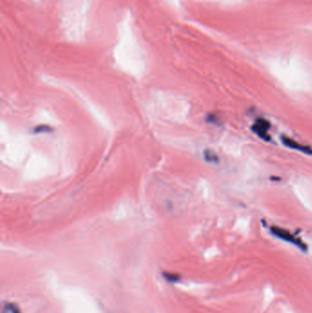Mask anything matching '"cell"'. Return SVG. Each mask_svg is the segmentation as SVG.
Returning <instances> with one entry per match:
<instances>
[{
    "instance_id": "obj_2",
    "label": "cell",
    "mask_w": 312,
    "mask_h": 313,
    "mask_svg": "<svg viewBox=\"0 0 312 313\" xmlns=\"http://www.w3.org/2000/svg\"><path fill=\"white\" fill-rule=\"evenodd\" d=\"M2 313H20L19 308L12 304H7L2 309Z\"/></svg>"
},
{
    "instance_id": "obj_1",
    "label": "cell",
    "mask_w": 312,
    "mask_h": 313,
    "mask_svg": "<svg viewBox=\"0 0 312 313\" xmlns=\"http://www.w3.org/2000/svg\"><path fill=\"white\" fill-rule=\"evenodd\" d=\"M272 232L274 233V234H276L279 238L283 239V240H285V241H287V242H290V243H294V244H296V245L299 246V247H301L302 249L306 248L305 244H303V243H301L300 241H298L294 235H292L290 233H288L287 231L283 230V229L274 228L272 230Z\"/></svg>"
}]
</instances>
